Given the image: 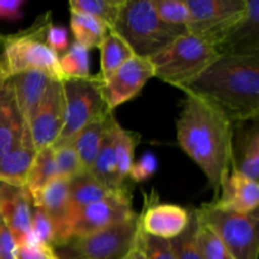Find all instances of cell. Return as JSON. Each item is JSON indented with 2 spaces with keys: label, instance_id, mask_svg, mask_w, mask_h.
Segmentation results:
<instances>
[{
  "label": "cell",
  "instance_id": "obj_1",
  "mask_svg": "<svg viewBox=\"0 0 259 259\" xmlns=\"http://www.w3.org/2000/svg\"><path fill=\"white\" fill-rule=\"evenodd\" d=\"M176 128L179 146L201 168L217 197L232 162L234 124L204 99L186 94Z\"/></svg>",
  "mask_w": 259,
  "mask_h": 259
},
{
  "label": "cell",
  "instance_id": "obj_2",
  "mask_svg": "<svg viewBox=\"0 0 259 259\" xmlns=\"http://www.w3.org/2000/svg\"><path fill=\"white\" fill-rule=\"evenodd\" d=\"M181 90L214 105L233 124L258 119L259 55H222Z\"/></svg>",
  "mask_w": 259,
  "mask_h": 259
},
{
  "label": "cell",
  "instance_id": "obj_3",
  "mask_svg": "<svg viewBox=\"0 0 259 259\" xmlns=\"http://www.w3.org/2000/svg\"><path fill=\"white\" fill-rule=\"evenodd\" d=\"M51 24V13H45L27 29L15 34L0 35V77L9 78L18 73L42 71L63 80L60 56L46 43V33Z\"/></svg>",
  "mask_w": 259,
  "mask_h": 259
},
{
  "label": "cell",
  "instance_id": "obj_4",
  "mask_svg": "<svg viewBox=\"0 0 259 259\" xmlns=\"http://www.w3.org/2000/svg\"><path fill=\"white\" fill-rule=\"evenodd\" d=\"M113 32L128 43L134 55L149 58L187 30L161 22L151 0H125Z\"/></svg>",
  "mask_w": 259,
  "mask_h": 259
},
{
  "label": "cell",
  "instance_id": "obj_5",
  "mask_svg": "<svg viewBox=\"0 0 259 259\" xmlns=\"http://www.w3.org/2000/svg\"><path fill=\"white\" fill-rule=\"evenodd\" d=\"M219 57L214 46L187 32L149 57V61L153 65L154 77L181 90Z\"/></svg>",
  "mask_w": 259,
  "mask_h": 259
},
{
  "label": "cell",
  "instance_id": "obj_6",
  "mask_svg": "<svg viewBox=\"0 0 259 259\" xmlns=\"http://www.w3.org/2000/svg\"><path fill=\"white\" fill-rule=\"evenodd\" d=\"M139 214L115 225L73 237L62 245L53 248L58 259H126L141 242Z\"/></svg>",
  "mask_w": 259,
  "mask_h": 259
},
{
  "label": "cell",
  "instance_id": "obj_7",
  "mask_svg": "<svg viewBox=\"0 0 259 259\" xmlns=\"http://www.w3.org/2000/svg\"><path fill=\"white\" fill-rule=\"evenodd\" d=\"M197 219L206 225L234 259H258L259 214L222 210L212 202L195 209Z\"/></svg>",
  "mask_w": 259,
  "mask_h": 259
},
{
  "label": "cell",
  "instance_id": "obj_8",
  "mask_svg": "<svg viewBox=\"0 0 259 259\" xmlns=\"http://www.w3.org/2000/svg\"><path fill=\"white\" fill-rule=\"evenodd\" d=\"M65 125L53 147L72 142L78 132L94 119L110 113L104 96V83L99 75L86 78H63Z\"/></svg>",
  "mask_w": 259,
  "mask_h": 259
},
{
  "label": "cell",
  "instance_id": "obj_9",
  "mask_svg": "<svg viewBox=\"0 0 259 259\" xmlns=\"http://www.w3.org/2000/svg\"><path fill=\"white\" fill-rule=\"evenodd\" d=\"M190 22L187 32L214 47L242 19L247 0H186Z\"/></svg>",
  "mask_w": 259,
  "mask_h": 259
},
{
  "label": "cell",
  "instance_id": "obj_10",
  "mask_svg": "<svg viewBox=\"0 0 259 259\" xmlns=\"http://www.w3.org/2000/svg\"><path fill=\"white\" fill-rule=\"evenodd\" d=\"M136 214L132 205V194L128 187H125L76 212L71 219V238L106 229L111 225L131 219Z\"/></svg>",
  "mask_w": 259,
  "mask_h": 259
},
{
  "label": "cell",
  "instance_id": "obj_11",
  "mask_svg": "<svg viewBox=\"0 0 259 259\" xmlns=\"http://www.w3.org/2000/svg\"><path fill=\"white\" fill-rule=\"evenodd\" d=\"M65 109L62 80L52 78L28 124L37 152L56 143L65 125Z\"/></svg>",
  "mask_w": 259,
  "mask_h": 259
},
{
  "label": "cell",
  "instance_id": "obj_12",
  "mask_svg": "<svg viewBox=\"0 0 259 259\" xmlns=\"http://www.w3.org/2000/svg\"><path fill=\"white\" fill-rule=\"evenodd\" d=\"M153 77L154 68L149 58L134 56L108 80L103 81L104 96L108 108L113 111L136 98L144 85Z\"/></svg>",
  "mask_w": 259,
  "mask_h": 259
},
{
  "label": "cell",
  "instance_id": "obj_13",
  "mask_svg": "<svg viewBox=\"0 0 259 259\" xmlns=\"http://www.w3.org/2000/svg\"><path fill=\"white\" fill-rule=\"evenodd\" d=\"M33 206L32 195L27 187L0 182V218L17 245L32 240Z\"/></svg>",
  "mask_w": 259,
  "mask_h": 259
},
{
  "label": "cell",
  "instance_id": "obj_14",
  "mask_svg": "<svg viewBox=\"0 0 259 259\" xmlns=\"http://www.w3.org/2000/svg\"><path fill=\"white\" fill-rule=\"evenodd\" d=\"M191 210L174 204L152 201L146 196V204L139 214L141 230L143 234L161 239L179 237L189 225Z\"/></svg>",
  "mask_w": 259,
  "mask_h": 259
},
{
  "label": "cell",
  "instance_id": "obj_15",
  "mask_svg": "<svg viewBox=\"0 0 259 259\" xmlns=\"http://www.w3.org/2000/svg\"><path fill=\"white\" fill-rule=\"evenodd\" d=\"M33 205L45 210L55 223L58 235V245L71 239L70 180L57 177L33 195Z\"/></svg>",
  "mask_w": 259,
  "mask_h": 259
},
{
  "label": "cell",
  "instance_id": "obj_16",
  "mask_svg": "<svg viewBox=\"0 0 259 259\" xmlns=\"http://www.w3.org/2000/svg\"><path fill=\"white\" fill-rule=\"evenodd\" d=\"M212 204L222 210L234 212L255 211L259 205V182L229 167L220 181L219 192Z\"/></svg>",
  "mask_w": 259,
  "mask_h": 259
},
{
  "label": "cell",
  "instance_id": "obj_17",
  "mask_svg": "<svg viewBox=\"0 0 259 259\" xmlns=\"http://www.w3.org/2000/svg\"><path fill=\"white\" fill-rule=\"evenodd\" d=\"M222 55H259V0H247L242 19L217 46Z\"/></svg>",
  "mask_w": 259,
  "mask_h": 259
},
{
  "label": "cell",
  "instance_id": "obj_18",
  "mask_svg": "<svg viewBox=\"0 0 259 259\" xmlns=\"http://www.w3.org/2000/svg\"><path fill=\"white\" fill-rule=\"evenodd\" d=\"M234 124L230 167L253 181L259 182V129L258 119Z\"/></svg>",
  "mask_w": 259,
  "mask_h": 259
},
{
  "label": "cell",
  "instance_id": "obj_19",
  "mask_svg": "<svg viewBox=\"0 0 259 259\" xmlns=\"http://www.w3.org/2000/svg\"><path fill=\"white\" fill-rule=\"evenodd\" d=\"M25 126L10 78L0 77V158L19 143Z\"/></svg>",
  "mask_w": 259,
  "mask_h": 259
},
{
  "label": "cell",
  "instance_id": "obj_20",
  "mask_svg": "<svg viewBox=\"0 0 259 259\" xmlns=\"http://www.w3.org/2000/svg\"><path fill=\"white\" fill-rule=\"evenodd\" d=\"M37 156L29 126H25L22 139L0 158V182L14 186H25L28 174Z\"/></svg>",
  "mask_w": 259,
  "mask_h": 259
},
{
  "label": "cell",
  "instance_id": "obj_21",
  "mask_svg": "<svg viewBox=\"0 0 259 259\" xmlns=\"http://www.w3.org/2000/svg\"><path fill=\"white\" fill-rule=\"evenodd\" d=\"M9 78L18 109L28 125L37 110L38 104L40 103L48 83L55 77L42 71H29L18 73Z\"/></svg>",
  "mask_w": 259,
  "mask_h": 259
},
{
  "label": "cell",
  "instance_id": "obj_22",
  "mask_svg": "<svg viewBox=\"0 0 259 259\" xmlns=\"http://www.w3.org/2000/svg\"><path fill=\"white\" fill-rule=\"evenodd\" d=\"M111 116H113V111L94 119L88 125L83 126L71 142L75 151L77 152L78 158L82 163L85 172L91 168L99 151H100L101 143L104 141Z\"/></svg>",
  "mask_w": 259,
  "mask_h": 259
},
{
  "label": "cell",
  "instance_id": "obj_23",
  "mask_svg": "<svg viewBox=\"0 0 259 259\" xmlns=\"http://www.w3.org/2000/svg\"><path fill=\"white\" fill-rule=\"evenodd\" d=\"M116 123L118 120L113 114L110 121H109L104 141L101 143L100 151H99L91 168L88 171L96 181L111 190H120L126 187H121L119 185L118 174H116L115 153H114V136H115Z\"/></svg>",
  "mask_w": 259,
  "mask_h": 259
},
{
  "label": "cell",
  "instance_id": "obj_24",
  "mask_svg": "<svg viewBox=\"0 0 259 259\" xmlns=\"http://www.w3.org/2000/svg\"><path fill=\"white\" fill-rule=\"evenodd\" d=\"M118 191L119 190H111L101 185L89 172H82L78 176L73 177L72 180H70L71 219L76 212L88 205L111 196Z\"/></svg>",
  "mask_w": 259,
  "mask_h": 259
},
{
  "label": "cell",
  "instance_id": "obj_25",
  "mask_svg": "<svg viewBox=\"0 0 259 259\" xmlns=\"http://www.w3.org/2000/svg\"><path fill=\"white\" fill-rule=\"evenodd\" d=\"M99 48L101 53V71L99 76L103 81L108 80L124 63L136 56L128 43L113 30L106 35Z\"/></svg>",
  "mask_w": 259,
  "mask_h": 259
},
{
  "label": "cell",
  "instance_id": "obj_26",
  "mask_svg": "<svg viewBox=\"0 0 259 259\" xmlns=\"http://www.w3.org/2000/svg\"><path fill=\"white\" fill-rule=\"evenodd\" d=\"M139 137L136 132L123 128L119 123L115 125V136H114V153H115L116 174L118 182L121 187L126 186V179L129 177V171L134 163V152L139 144Z\"/></svg>",
  "mask_w": 259,
  "mask_h": 259
},
{
  "label": "cell",
  "instance_id": "obj_27",
  "mask_svg": "<svg viewBox=\"0 0 259 259\" xmlns=\"http://www.w3.org/2000/svg\"><path fill=\"white\" fill-rule=\"evenodd\" d=\"M70 25L75 42L88 50L100 47L106 35L111 32L101 20L76 12H71Z\"/></svg>",
  "mask_w": 259,
  "mask_h": 259
},
{
  "label": "cell",
  "instance_id": "obj_28",
  "mask_svg": "<svg viewBox=\"0 0 259 259\" xmlns=\"http://www.w3.org/2000/svg\"><path fill=\"white\" fill-rule=\"evenodd\" d=\"M57 177L58 174L57 168H56L55 151H53V147H47V148H43L37 152L34 162L28 174L25 187L33 196Z\"/></svg>",
  "mask_w": 259,
  "mask_h": 259
},
{
  "label": "cell",
  "instance_id": "obj_29",
  "mask_svg": "<svg viewBox=\"0 0 259 259\" xmlns=\"http://www.w3.org/2000/svg\"><path fill=\"white\" fill-rule=\"evenodd\" d=\"M125 0H71L70 12L81 13L101 20L113 30Z\"/></svg>",
  "mask_w": 259,
  "mask_h": 259
},
{
  "label": "cell",
  "instance_id": "obj_30",
  "mask_svg": "<svg viewBox=\"0 0 259 259\" xmlns=\"http://www.w3.org/2000/svg\"><path fill=\"white\" fill-rule=\"evenodd\" d=\"M90 50L78 43H72L60 57V68L63 78H86L90 73Z\"/></svg>",
  "mask_w": 259,
  "mask_h": 259
},
{
  "label": "cell",
  "instance_id": "obj_31",
  "mask_svg": "<svg viewBox=\"0 0 259 259\" xmlns=\"http://www.w3.org/2000/svg\"><path fill=\"white\" fill-rule=\"evenodd\" d=\"M157 17L164 24L187 30L190 22L186 0H151Z\"/></svg>",
  "mask_w": 259,
  "mask_h": 259
},
{
  "label": "cell",
  "instance_id": "obj_32",
  "mask_svg": "<svg viewBox=\"0 0 259 259\" xmlns=\"http://www.w3.org/2000/svg\"><path fill=\"white\" fill-rule=\"evenodd\" d=\"M197 223L199 222H197L196 211L194 209L191 210V218L186 229L179 237L171 239L172 248L177 259H204L196 238Z\"/></svg>",
  "mask_w": 259,
  "mask_h": 259
},
{
  "label": "cell",
  "instance_id": "obj_33",
  "mask_svg": "<svg viewBox=\"0 0 259 259\" xmlns=\"http://www.w3.org/2000/svg\"><path fill=\"white\" fill-rule=\"evenodd\" d=\"M39 243L56 248L58 244L57 229L55 223L45 212V210L38 206H33L32 215V240L29 243Z\"/></svg>",
  "mask_w": 259,
  "mask_h": 259
},
{
  "label": "cell",
  "instance_id": "obj_34",
  "mask_svg": "<svg viewBox=\"0 0 259 259\" xmlns=\"http://www.w3.org/2000/svg\"><path fill=\"white\" fill-rule=\"evenodd\" d=\"M53 151H55V162L58 177L72 180L73 177L85 172L77 152L75 151L72 144L68 143L65 146L53 147Z\"/></svg>",
  "mask_w": 259,
  "mask_h": 259
},
{
  "label": "cell",
  "instance_id": "obj_35",
  "mask_svg": "<svg viewBox=\"0 0 259 259\" xmlns=\"http://www.w3.org/2000/svg\"><path fill=\"white\" fill-rule=\"evenodd\" d=\"M197 217V215H196ZM196 238L204 259H234L214 233L197 219Z\"/></svg>",
  "mask_w": 259,
  "mask_h": 259
},
{
  "label": "cell",
  "instance_id": "obj_36",
  "mask_svg": "<svg viewBox=\"0 0 259 259\" xmlns=\"http://www.w3.org/2000/svg\"><path fill=\"white\" fill-rule=\"evenodd\" d=\"M142 249L147 259H177L171 240L151 237L142 233Z\"/></svg>",
  "mask_w": 259,
  "mask_h": 259
},
{
  "label": "cell",
  "instance_id": "obj_37",
  "mask_svg": "<svg viewBox=\"0 0 259 259\" xmlns=\"http://www.w3.org/2000/svg\"><path fill=\"white\" fill-rule=\"evenodd\" d=\"M157 168H158V162H157L156 156L148 152L132 164L129 177L136 182H144L156 174Z\"/></svg>",
  "mask_w": 259,
  "mask_h": 259
},
{
  "label": "cell",
  "instance_id": "obj_38",
  "mask_svg": "<svg viewBox=\"0 0 259 259\" xmlns=\"http://www.w3.org/2000/svg\"><path fill=\"white\" fill-rule=\"evenodd\" d=\"M15 259H58V257L53 248L32 242L17 245Z\"/></svg>",
  "mask_w": 259,
  "mask_h": 259
},
{
  "label": "cell",
  "instance_id": "obj_39",
  "mask_svg": "<svg viewBox=\"0 0 259 259\" xmlns=\"http://www.w3.org/2000/svg\"><path fill=\"white\" fill-rule=\"evenodd\" d=\"M46 43L53 52L60 56V53L66 52L70 47L68 30L65 27H61V25H53L52 23L48 27L47 33H46Z\"/></svg>",
  "mask_w": 259,
  "mask_h": 259
},
{
  "label": "cell",
  "instance_id": "obj_40",
  "mask_svg": "<svg viewBox=\"0 0 259 259\" xmlns=\"http://www.w3.org/2000/svg\"><path fill=\"white\" fill-rule=\"evenodd\" d=\"M17 243L0 218V259H15Z\"/></svg>",
  "mask_w": 259,
  "mask_h": 259
},
{
  "label": "cell",
  "instance_id": "obj_41",
  "mask_svg": "<svg viewBox=\"0 0 259 259\" xmlns=\"http://www.w3.org/2000/svg\"><path fill=\"white\" fill-rule=\"evenodd\" d=\"M24 0H0V19L18 22L23 18Z\"/></svg>",
  "mask_w": 259,
  "mask_h": 259
},
{
  "label": "cell",
  "instance_id": "obj_42",
  "mask_svg": "<svg viewBox=\"0 0 259 259\" xmlns=\"http://www.w3.org/2000/svg\"><path fill=\"white\" fill-rule=\"evenodd\" d=\"M126 259H147L143 249H142V237H141V242H139L138 247L136 248V250H134V252L132 253V254Z\"/></svg>",
  "mask_w": 259,
  "mask_h": 259
}]
</instances>
